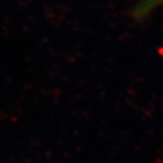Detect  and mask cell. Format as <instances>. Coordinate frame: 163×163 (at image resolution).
<instances>
[{"mask_svg": "<svg viewBox=\"0 0 163 163\" xmlns=\"http://www.w3.org/2000/svg\"><path fill=\"white\" fill-rule=\"evenodd\" d=\"M162 7L163 0H140L132 9L131 14L133 19L142 20Z\"/></svg>", "mask_w": 163, "mask_h": 163, "instance_id": "6da1fadb", "label": "cell"}]
</instances>
